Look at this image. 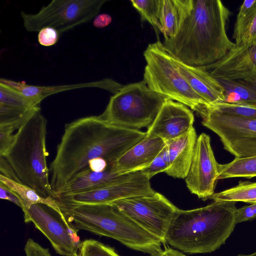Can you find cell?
Returning a JSON list of instances; mask_svg holds the SVG:
<instances>
[{"mask_svg":"<svg viewBox=\"0 0 256 256\" xmlns=\"http://www.w3.org/2000/svg\"><path fill=\"white\" fill-rule=\"evenodd\" d=\"M146 134L140 130L109 124L99 116L82 118L66 124L49 167L54 198L66 186L90 170V161L102 159L111 168Z\"/></svg>","mask_w":256,"mask_h":256,"instance_id":"cell-1","label":"cell"},{"mask_svg":"<svg viewBox=\"0 0 256 256\" xmlns=\"http://www.w3.org/2000/svg\"><path fill=\"white\" fill-rule=\"evenodd\" d=\"M231 14L220 0H193L192 10L176 34L162 44L170 54L186 64H212L236 45L226 30Z\"/></svg>","mask_w":256,"mask_h":256,"instance_id":"cell-2","label":"cell"},{"mask_svg":"<svg viewBox=\"0 0 256 256\" xmlns=\"http://www.w3.org/2000/svg\"><path fill=\"white\" fill-rule=\"evenodd\" d=\"M236 204L214 201L200 208L179 209L170 224L166 242L188 254L215 251L234 228Z\"/></svg>","mask_w":256,"mask_h":256,"instance_id":"cell-3","label":"cell"},{"mask_svg":"<svg viewBox=\"0 0 256 256\" xmlns=\"http://www.w3.org/2000/svg\"><path fill=\"white\" fill-rule=\"evenodd\" d=\"M46 126L47 120L39 111L17 130L11 145L0 156V174L44 198H54L46 162Z\"/></svg>","mask_w":256,"mask_h":256,"instance_id":"cell-4","label":"cell"},{"mask_svg":"<svg viewBox=\"0 0 256 256\" xmlns=\"http://www.w3.org/2000/svg\"><path fill=\"white\" fill-rule=\"evenodd\" d=\"M65 218L78 232L84 230L116 240L150 255L162 249L161 241L112 204H78L58 202Z\"/></svg>","mask_w":256,"mask_h":256,"instance_id":"cell-5","label":"cell"},{"mask_svg":"<svg viewBox=\"0 0 256 256\" xmlns=\"http://www.w3.org/2000/svg\"><path fill=\"white\" fill-rule=\"evenodd\" d=\"M144 56L146 64L143 80L150 90L186 105L200 116L209 106L181 74L160 40L150 44Z\"/></svg>","mask_w":256,"mask_h":256,"instance_id":"cell-6","label":"cell"},{"mask_svg":"<svg viewBox=\"0 0 256 256\" xmlns=\"http://www.w3.org/2000/svg\"><path fill=\"white\" fill-rule=\"evenodd\" d=\"M168 100L150 90L142 80L124 86L110 97L99 116L109 124L140 130L152 123Z\"/></svg>","mask_w":256,"mask_h":256,"instance_id":"cell-7","label":"cell"},{"mask_svg":"<svg viewBox=\"0 0 256 256\" xmlns=\"http://www.w3.org/2000/svg\"><path fill=\"white\" fill-rule=\"evenodd\" d=\"M106 0H53L36 14L20 12L28 32H38L50 26L60 34L94 18Z\"/></svg>","mask_w":256,"mask_h":256,"instance_id":"cell-8","label":"cell"},{"mask_svg":"<svg viewBox=\"0 0 256 256\" xmlns=\"http://www.w3.org/2000/svg\"><path fill=\"white\" fill-rule=\"evenodd\" d=\"M202 124L220 138L224 148L237 158L256 156V120L217 112L207 108Z\"/></svg>","mask_w":256,"mask_h":256,"instance_id":"cell-9","label":"cell"},{"mask_svg":"<svg viewBox=\"0 0 256 256\" xmlns=\"http://www.w3.org/2000/svg\"><path fill=\"white\" fill-rule=\"evenodd\" d=\"M144 229L166 243L170 224L179 210L162 194L130 198L112 203Z\"/></svg>","mask_w":256,"mask_h":256,"instance_id":"cell-10","label":"cell"},{"mask_svg":"<svg viewBox=\"0 0 256 256\" xmlns=\"http://www.w3.org/2000/svg\"><path fill=\"white\" fill-rule=\"evenodd\" d=\"M22 210L24 222L33 223L56 253L62 256H78L82 242L64 214L43 204H34Z\"/></svg>","mask_w":256,"mask_h":256,"instance_id":"cell-11","label":"cell"},{"mask_svg":"<svg viewBox=\"0 0 256 256\" xmlns=\"http://www.w3.org/2000/svg\"><path fill=\"white\" fill-rule=\"evenodd\" d=\"M156 192L151 186L150 179L140 170L128 174L122 179L104 187L55 199L58 202L71 204H112L118 200L150 196Z\"/></svg>","mask_w":256,"mask_h":256,"instance_id":"cell-12","label":"cell"},{"mask_svg":"<svg viewBox=\"0 0 256 256\" xmlns=\"http://www.w3.org/2000/svg\"><path fill=\"white\" fill-rule=\"evenodd\" d=\"M218 166L210 136L202 133L197 138L190 168L185 178L190 191L202 200L210 199L214 194L218 180Z\"/></svg>","mask_w":256,"mask_h":256,"instance_id":"cell-13","label":"cell"},{"mask_svg":"<svg viewBox=\"0 0 256 256\" xmlns=\"http://www.w3.org/2000/svg\"><path fill=\"white\" fill-rule=\"evenodd\" d=\"M216 79L256 80V44L235 46L220 60L202 68Z\"/></svg>","mask_w":256,"mask_h":256,"instance_id":"cell-14","label":"cell"},{"mask_svg":"<svg viewBox=\"0 0 256 256\" xmlns=\"http://www.w3.org/2000/svg\"><path fill=\"white\" fill-rule=\"evenodd\" d=\"M194 118L186 105L168 100L162 105L146 134L158 136L166 142L188 132L192 127Z\"/></svg>","mask_w":256,"mask_h":256,"instance_id":"cell-15","label":"cell"},{"mask_svg":"<svg viewBox=\"0 0 256 256\" xmlns=\"http://www.w3.org/2000/svg\"><path fill=\"white\" fill-rule=\"evenodd\" d=\"M165 145L166 142L160 138L146 134L120 158L111 170L120 174L140 171L152 163Z\"/></svg>","mask_w":256,"mask_h":256,"instance_id":"cell-16","label":"cell"},{"mask_svg":"<svg viewBox=\"0 0 256 256\" xmlns=\"http://www.w3.org/2000/svg\"><path fill=\"white\" fill-rule=\"evenodd\" d=\"M0 83L17 91L38 105L47 96L64 91L84 88H98L114 94L124 86V85L110 78L85 83L52 86L30 85L5 78H0Z\"/></svg>","mask_w":256,"mask_h":256,"instance_id":"cell-17","label":"cell"},{"mask_svg":"<svg viewBox=\"0 0 256 256\" xmlns=\"http://www.w3.org/2000/svg\"><path fill=\"white\" fill-rule=\"evenodd\" d=\"M173 58L181 74L209 106L224 102L222 86L208 70L186 64Z\"/></svg>","mask_w":256,"mask_h":256,"instance_id":"cell-18","label":"cell"},{"mask_svg":"<svg viewBox=\"0 0 256 256\" xmlns=\"http://www.w3.org/2000/svg\"><path fill=\"white\" fill-rule=\"evenodd\" d=\"M196 134L192 127L185 134L166 142L169 166L165 172L174 178H186L191 165Z\"/></svg>","mask_w":256,"mask_h":256,"instance_id":"cell-19","label":"cell"},{"mask_svg":"<svg viewBox=\"0 0 256 256\" xmlns=\"http://www.w3.org/2000/svg\"><path fill=\"white\" fill-rule=\"evenodd\" d=\"M193 8V0H160L158 20L164 39L174 37Z\"/></svg>","mask_w":256,"mask_h":256,"instance_id":"cell-20","label":"cell"},{"mask_svg":"<svg viewBox=\"0 0 256 256\" xmlns=\"http://www.w3.org/2000/svg\"><path fill=\"white\" fill-rule=\"evenodd\" d=\"M126 174H120L111 169L100 172L88 171L77 177L55 194L54 198L94 190L115 182Z\"/></svg>","mask_w":256,"mask_h":256,"instance_id":"cell-21","label":"cell"},{"mask_svg":"<svg viewBox=\"0 0 256 256\" xmlns=\"http://www.w3.org/2000/svg\"><path fill=\"white\" fill-rule=\"evenodd\" d=\"M217 80L224 89V102L256 104V80Z\"/></svg>","mask_w":256,"mask_h":256,"instance_id":"cell-22","label":"cell"},{"mask_svg":"<svg viewBox=\"0 0 256 256\" xmlns=\"http://www.w3.org/2000/svg\"><path fill=\"white\" fill-rule=\"evenodd\" d=\"M0 182L18 196L22 203V209L24 208H29L34 204H43L63 214L54 198L51 196L44 198L32 188L16 182L2 174H0Z\"/></svg>","mask_w":256,"mask_h":256,"instance_id":"cell-23","label":"cell"},{"mask_svg":"<svg viewBox=\"0 0 256 256\" xmlns=\"http://www.w3.org/2000/svg\"><path fill=\"white\" fill-rule=\"evenodd\" d=\"M213 201L256 203V182H240L238 185L214 193L210 198Z\"/></svg>","mask_w":256,"mask_h":256,"instance_id":"cell-24","label":"cell"},{"mask_svg":"<svg viewBox=\"0 0 256 256\" xmlns=\"http://www.w3.org/2000/svg\"><path fill=\"white\" fill-rule=\"evenodd\" d=\"M218 180L244 178H251L256 176V156L237 158L226 164H220Z\"/></svg>","mask_w":256,"mask_h":256,"instance_id":"cell-25","label":"cell"},{"mask_svg":"<svg viewBox=\"0 0 256 256\" xmlns=\"http://www.w3.org/2000/svg\"><path fill=\"white\" fill-rule=\"evenodd\" d=\"M232 36L237 46L256 44V6L245 18L235 22Z\"/></svg>","mask_w":256,"mask_h":256,"instance_id":"cell-26","label":"cell"},{"mask_svg":"<svg viewBox=\"0 0 256 256\" xmlns=\"http://www.w3.org/2000/svg\"><path fill=\"white\" fill-rule=\"evenodd\" d=\"M130 2L139 12L142 22H148L154 28L159 39V34L162 31L158 20L160 0H133Z\"/></svg>","mask_w":256,"mask_h":256,"instance_id":"cell-27","label":"cell"},{"mask_svg":"<svg viewBox=\"0 0 256 256\" xmlns=\"http://www.w3.org/2000/svg\"><path fill=\"white\" fill-rule=\"evenodd\" d=\"M212 111L256 120V104L219 102L207 106Z\"/></svg>","mask_w":256,"mask_h":256,"instance_id":"cell-28","label":"cell"},{"mask_svg":"<svg viewBox=\"0 0 256 256\" xmlns=\"http://www.w3.org/2000/svg\"><path fill=\"white\" fill-rule=\"evenodd\" d=\"M78 256H120L112 247L94 239L82 241Z\"/></svg>","mask_w":256,"mask_h":256,"instance_id":"cell-29","label":"cell"},{"mask_svg":"<svg viewBox=\"0 0 256 256\" xmlns=\"http://www.w3.org/2000/svg\"><path fill=\"white\" fill-rule=\"evenodd\" d=\"M169 166L168 148L166 144L152 163L146 168L141 170L148 178L161 172H164Z\"/></svg>","mask_w":256,"mask_h":256,"instance_id":"cell-30","label":"cell"},{"mask_svg":"<svg viewBox=\"0 0 256 256\" xmlns=\"http://www.w3.org/2000/svg\"><path fill=\"white\" fill-rule=\"evenodd\" d=\"M60 34L56 28L50 26L44 27L38 32V42L42 46H52L58 42Z\"/></svg>","mask_w":256,"mask_h":256,"instance_id":"cell-31","label":"cell"},{"mask_svg":"<svg viewBox=\"0 0 256 256\" xmlns=\"http://www.w3.org/2000/svg\"><path fill=\"white\" fill-rule=\"evenodd\" d=\"M16 129L12 126H0V156L4 155L11 145Z\"/></svg>","mask_w":256,"mask_h":256,"instance_id":"cell-32","label":"cell"},{"mask_svg":"<svg viewBox=\"0 0 256 256\" xmlns=\"http://www.w3.org/2000/svg\"><path fill=\"white\" fill-rule=\"evenodd\" d=\"M24 250L26 256H52L48 248L42 247L32 238H28Z\"/></svg>","mask_w":256,"mask_h":256,"instance_id":"cell-33","label":"cell"},{"mask_svg":"<svg viewBox=\"0 0 256 256\" xmlns=\"http://www.w3.org/2000/svg\"><path fill=\"white\" fill-rule=\"evenodd\" d=\"M256 218V203L245 206L237 208L236 211V224L243 222L252 220Z\"/></svg>","mask_w":256,"mask_h":256,"instance_id":"cell-34","label":"cell"},{"mask_svg":"<svg viewBox=\"0 0 256 256\" xmlns=\"http://www.w3.org/2000/svg\"><path fill=\"white\" fill-rule=\"evenodd\" d=\"M0 198L14 204L21 208L22 203L18 196L6 185L0 182Z\"/></svg>","mask_w":256,"mask_h":256,"instance_id":"cell-35","label":"cell"},{"mask_svg":"<svg viewBox=\"0 0 256 256\" xmlns=\"http://www.w3.org/2000/svg\"><path fill=\"white\" fill-rule=\"evenodd\" d=\"M256 6V0H244L240 6L236 22H239L245 18L254 10Z\"/></svg>","mask_w":256,"mask_h":256,"instance_id":"cell-36","label":"cell"},{"mask_svg":"<svg viewBox=\"0 0 256 256\" xmlns=\"http://www.w3.org/2000/svg\"><path fill=\"white\" fill-rule=\"evenodd\" d=\"M112 21V16L107 14H98L94 17L93 20V25L97 28H104Z\"/></svg>","mask_w":256,"mask_h":256,"instance_id":"cell-37","label":"cell"},{"mask_svg":"<svg viewBox=\"0 0 256 256\" xmlns=\"http://www.w3.org/2000/svg\"><path fill=\"white\" fill-rule=\"evenodd\" d=\"M150 256H186L182 252L177 250L170 248H165L161 249L159 251L153 254Z\"/></svg>","mask_w":256,"mask_h":256,"instance_id":"cell-38","label":"cell"},{"mask_svg":"<svg viewBox=\"0 0 256 256\" xmlns=\"http://www.w3.org/2000/svg\"><path fill=\"white\" fill-rule=\"evenodd\" d=\"M237 256H256V252L249 254H240L238 255Z\"/></svg>","mask_w":256,"mask_h":256,"instance_id":"cell-39","label":"cell"}]
</instances>
